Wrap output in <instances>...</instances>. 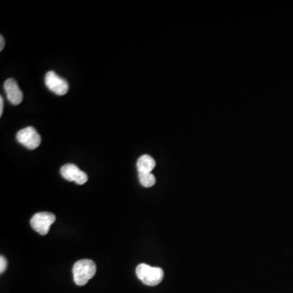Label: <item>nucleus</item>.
Returning a JSON list of instances; mask_svg holds the SVG:
<instances>
[{
    "label": "nucleus",
    "instance_id": "f257e3e1",
    "mask_svg": "<svg viewBox=\"0 0 293 293\" xmlns=\"http://www.w3.org/2000/svg\"><path fill=\"white\" fill-rule=\"evenodd\" d=\"M96 265L90 259L78 261L73 268V280L78 286H84L95 276Z\"/></svg>",
    "mask_w": 293,
    "mask_h": 293
},
{
    "label": "nucleus",
    "instance_id": "f03ea898",
    "mask_svg": "<svg viewBox=\"0 0 293 293\" xmlns=\"http://www.w3.org/2000/svg\"><path fill=\"white\" fill-rule=\"evenodd\" d=\"M136 274L139 279L147 286L158 285L164 278V271L161 268L151 267L144 263L138 265Z\"/></svg>",
    "mask_w": 293,
    "mask_h": 293
},
{
    "label": "nucleus",
    "instance_id": "7ed1b4c3",
    "mask_svg": "<svg viewBox=\"0 0 293 293\" xmlns=\"http://www.w3.org/2000/svg\"><path fill=\"white\" fill-rule=\"evenodd\" d=\"M56 215L48 212L37 213L31 218V227L41 235H46L50 231V227L56 222Z\"/></svg>",
    "mask_w": 293,
    "mask_h": 293
},
{
    "label": "nucleus",
    "instance_id": "20e7f679",
    "mask_svg": "<svg viewBox=\"0 0 293 293\" xmlns=\"http://www.w3.org/2000/svg\"><path fill=\"white\" fill-rule=\"evenodd\" d=\"M17 140L21 145L29 150H33L39 146L42 140L40 135L34 128L28 126L17 133Z\"/></svg>",
    "mask_w": 293,
    "mask_h": 293
},
{
    "label": "nucleus",
    "instance_id": "39448f33",
    "mask_svg": "<svg viewBox=\"0 0 293 293\" xmlns=\"http://www.w3.org/2000/svg\"><path fill=\"white\" fill-rule=\"evenodd\" d=\"M45 84L51 91L57 95H66L69 90V83L54 71H49L45 76Z\"/></svg>",
    "mask_w": 293,
    "mask_h": 293
},
{
    "label": "nucleus",
    "instance_id": "423d86ee",
    "mask_svg": "<svg viewBox=\"0 0 293 293\" xmlns=\"http://www.w3.org/2000/svg\"><path fill=\"white\" fill-rule=\"evenodd\" d=\"M60 174L64 179L69 182H76L78 185L85 184L88 182V175L73 164H66L62 166Z\"/></svg>",
    "mask_w": 293,
    "mask_h": 293
},
{
    "label": "nucleus",
    "instance_id": "0eeeda50",
    "mask_svg": "<svg viewBox=\"0 0 293 293\" xmlns=\"http://www.w3.org/2000/svg\"><path fill=\"white\" fill-rule=\"evenodd\" d=\"M5 92L7 94V99L13 105L21 104L23 99V92L20 89L17 81L13 78L7 79L4 83Z\"/></svg>",
    "mask_w": 293,
    "mask_h": 293
},
{
    "label": "nucleus",
    "instance_id": "6e6552de",
    "mask_svg": "<svg viewBox=\"0 0 293 293\" xmlns=\"http://www.w3.org/2000/svg\"><path fill=\"white\" fill-rule=\"evenodd\" d=\"M156 166V161L149 155H143L137 161L139 173H151Z\"/></svg>",
    "mask_w": 293,
    "mask_h": 293
},
{
    "label": "nucleus",
    "instance_id": "1a4fd4ad",
    "mask_svg": "<svg viewBox=\"0 0 293 293\" xmlns=\"http://www.w3.org/2000/svg\"><path fill=\"white\" fill-rule=\"evenodd\" d=\"M139 179L145 187H152L156 183V177L151 173H139Z\"/></svg>",
    "mask_w": 293,
    "mask_h": 293
},
{
    "label": "nucleus",
    "instance_id": "9d476101",
    "mask_svg": "<svg viewBox=\"0 0 293 293\" xmlns=\"http://www.w3.org/2000/svg\"><path fill=\"white\" fill-rule=\"evenodd\" d=\"M7 266V262L4 257L1 256L0 258V273L2 274L6 270Z\"/></svg>",
    "mask_w": 293,
    "mask_h": 293
},
{
    "label": "nucleus",
    "instance_id": "9b49d317",
    "mask_svg": "<svg viewBox=\"0 0 293 293\" xmlns=\"http://www.w3.org/2000/svg\"><path fill=\"white\" fill-rule=\"evenodd\" d=\"M3 98L0 97V117H2V112H3Z\"/></svg>",
    "mask_w": 293,
    "mask_h": 293
},
{
    "label": "nucleus",
    "instance_id": "f8f14e48",
    "mask_svg": "<svg viewBox=\"0 0 293 293\" xmlns=\"http://www.w3.org/2000/svg\"><path fill=\"white\" fill-rule=\"evenodd\" d=\"M0 38H1V46H0V51H1V52H2V49H3V48H4L5 40H4V38H3V37H2V35H1V37H0Z\"/></svg>",
    "mask_w": 293,
    "mask_h": 293
}]
</instances>
